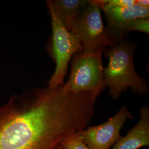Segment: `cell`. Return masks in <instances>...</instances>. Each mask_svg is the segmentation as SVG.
Wrapping results in <instances>:
<instances>
[{"instance_id":"obj_12","label":"cell","mask_w":149,"mask_h":149,"mask_svg":"<svg viewBox=\"0 0 149 149\" xmlns=\"http://www.w3.org/2000/svg\"><path fill=\"white\" fill-rule=\"evenodd\" d=\"M106 2L111 5L129 7L136 3V0H106Z\"/></svg>"},{"instance_id":"obj_8","label":"cell","mask_w":149,"mask_h":149,"mask_svg":"<svg viewBox=\"0 0 149 149\" xmlns=\"http://www.w3.org/2000/svg\"><path fill=\"white\" fill-rule=\"evenodd\" d=\"M138 123L121 136L111 149H139L149 145V108L146 105L140 109Z\"/></svg>"},{"instance_id":"obj_5","label":"cell","mask_w":149,"mask_h":149,"mask_svg":"<svg viewBox=\"0 0 149 149\" xmlns=\"http://www.w3.org/2000/svg\"><path fill=\"white\" fill-rule=\"evenodd\" d=\"M88 3L80 13L71 27L79 38L84 53H91L105 49L111 45V40L103 26L101 8L87 1Z\"/></svg>"},{"instance_id":"obj_9","label":"cell","mask_w":149,"mask_h":149,"mask_svg":"<svg viewBox=\"0 0 149 149\" xmlns=\"http://www.w3.org/2000/svg\"><path fill=\"white\" fill-rule=\"evenodd\" d=\"M54 10L65 28L70 31L74 21L87 5L85 0H50Z\"/></svg>"},{"instance_id":"obj_3","label":"cell","mask_w":149,"mask_h":149,"mask_svg":"<svg viewBox=\"0 0 149 149\" xmlns=\"http://www.w3.org/2000/svg\"><path fill=\"white\" fill-rule=\"evenodd\" d=\"M46 3L51 17L52 30L49 52L56 64L54 72L48 82V86L57 87L64 85L70 61L74 54L82 52L83 48L77 36L69 31L62 23L50 1H47Z\"/></svg>"},{"instance_id":"obj_7","label":"cell","mask_w":149,"mask_h":149,"mask_svg":"<svg viewBox=\"0 0 149 149\" xmlns=\"http://www.w3.org/2000/svg\"><path fill=\"white\" fill-rule=\"evenodd\" d=\"M101 9L107 17L108 26L106 29L111 43L117 39L125 38L122 36L121 32L123 28L130 22L139 18H149V8L141 6L136 2L129 7L111 5L106 2Z\"/></svg>"},{"instance_id":"obj_6","label":"cell","mask_w":149,"mask_h":149,"mask_svg":"<svg viewBox=\"0 0 149 149\" xmlns=\"http://www.w3.org/2000/svg\"><path fill=\"white\" fill-rule=\"evenodd\" d=\"M133 116L127 106L102 124L89 127L80 132V134L89 149H111L121 137L124 125Z\"/></svg>"},{"instance_id":"obj_10","label":"cell","mask_w":149,"mask_h":149,"mask_svg":"<svg viewBox=\"0 0 149 149\" xmlns=\"http://www.w3.org/2000/svg\"><path fill=\"white\" fill-rule=\"evenodd\" d=\"M149 18H139L134 19L128 23L123 28L121 34L123 37L125 38V34L133 31L143 32L149 34Z\"/></svg>"},{"instance_id":"obj_1","label":"cell","mask_w":149,"mask_h":149,"mask_svg":"<svg viewBox=\"0 0 149 149\" xmlns=\"http://www.w3.org/2000/svg\"><path fill=\"white\" fill-rule=\"evenodd\" d=\"M62 86L25 91L0 106V149H56L86 128L99 94Z\"/></svg>"},{"instance_id":"obj_11","label":"cell","mask_w":149,"mask_h":149,"mask_svg":"<svg viewBox=\"0 0 149 149\" xmlns=\"http://www.w3.org/2000/svg\"><path fill=\"white\" fill-rule=\"evenodd\" d=\"M60 146L63 149H89L79 132L70 135L61 143Z\"/></svg>"},{"instance_id":"obj_2","label":"cell","mask_w":149,"mask_h":149,"mask_svg":"<svg viewBox=\"0 0 149 149\" xmlns=\"http://www.w3.org/2000/svg\"><path fill=\"white\" fill-rule=\"evenodd\" d=\"M137 44L121 38L111 42L104 50L108 63L104 70L106 87L113 99H117L130 87L143 96L148 92L146 81L139 76L134 66V53Z\"/></svg>"},{"instance_id":"obj_4","label":"cell","mask_w":149,"mask_h":149,"mask_svg":"<svg viewBox=\"0 0 149 149\" xmlns=\"http://www.w3.org/2000/svg\"><path fill=\"white\" fill-rule=\"evenodd\" d=\"M104 50L74 54L69 79L62 86L63 90L74 93L92 92L100 94L106 88L102 61Z\"/></svg>"},{"instance_id":"obj_14","label":"cell","mask_w":149,"mask_h":149,"mask_svg":"<svg viewBox=\"0 0 149 149\" xmlns=\"http://www.w3.org/2000/svg\"><path fill=\"white\" fill-rule=\"evenodd\" d=\"M56 149H63L60 146H58L57 148H56Z\"/></svg>"},{"instance_id":"obj_13","label":"cell","mask_w":149,"mask_h":149,"mask_svg":"<svg viewBox=\"0 0 149 149\" xmlns=\"http://www.w3.org/2000/svg\"><path fill=\"white\" fill-rule=\"evenodd\" d=\"M136 2L141 6L149 8V1L148 0H136Z\"/></svg>"}]
</instances>
